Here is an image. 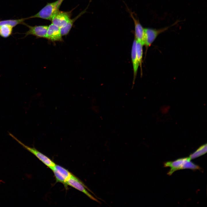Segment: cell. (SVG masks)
<instances>
[{"mask_svg": "<svg viewBox=\"0 0 207 207\" xmlns=\"http://www.w3.org/2000/svg\"><path fill=\"white\" fill-rule=\"evenodd\" d=\"M189 157L179 158L175 161L166 162L164 163V167H170V168L167 174L171 175L175 171L183 169H189L193 170L202 168L191 161Z\"/></svg>", "mask_w": 207, "mask_h": 207, "instance_id": "obj_1", "label": "cell"}, {"mask_svg": "<svg viewBox=\"0 0 207 207\" xmlns=\"http://www.w3.org/2000/svg\"><path fill=\"white\" fill-rule=\"evenodd\" d=\"M64 0H57L53 2L48 3L37 14L28 18H39L51 21L53 16L59 10Z\"/></svg>", "mask_w": 207, "mask_h": 207, "instance_id": "obj_2", "label": "cell"}, {"mask_svg": "<svg viewBox=\"0 0 207 207\" xmlns=\"http://www.w3.org/2000/svg\"><path fill=\"white\" fill-rule=\"evenodd\" d=\"M9 135L20 144L24 148L32 153L43 163L51 170L56 164L49 158L41 153L34 147H32L26 145L10 133Z\"/></svg>", "mask_w": 207, "mask_h": 207, "instance_id": "obj_3", "label": "cell"}, {"mask_svg": "<svg viewBox=\"0 0 207 207\" xmlns=\"http://www.w3.org/2000/svg\"><path fill=\"white\" fill-rule=\"evenodd\" d=\"M178 22L177 21L171 26L159 29L148 28H144V45L147 48L150 46L159 34L167 30Z\"/></svg>", "mask_w": 207, "mask_h": 207, "instance_id": "obj_4", "label": "cell"}, {"mask_svg": "<svg viewBox=\"0 0 207 207\" xmlns=\"http://www.w3.org/2000/svg\"><path fill=\"white\" fill-rule=\"evenodd\" d=\"M66 185L67 186L69 185L82 192L91 199L100 203L99 201L92 195L86 189L95 195L92 192L90 191L82 182L72 174L67 181Z\"/></svg>", "mask_w": 207, "mask_h": 207, "instance_id": "obj_5", "label": "cell"}, {"mask_svg": "<svg viewBox=\"0 0 207 207\" xmlns=\"http://www.w3.org/2000/svg\"><path fill=\"white\" fill-rule=\"evenodd\" d=\"M51 170L53 172L56 182L63 183L67 188V181L72 174L65 168L56 164Z\"/></svg>", "mask_w": 207, "mask_h": 207, "instance_id": "obj_6", "label": "cell"}, {"mask_svg": "<svg viewBox=\"0 0 207 207\" xmlns=\"http://www.w3.org/2000/svg\"><path fill=\"white\" fill-rule=\"evenodd\" d=\"M71 12L59 10L52 17V23L60 28L64 26L70 19Z\"/></svg>", "mask_w": 207, "mask_h": 207, "instance_id": "obj_7", "label": "cell"}, {"mask_svg": "<svg viewBox=\"0 0 207 207\" xmlns=\"http://www.w3.org/2000/svg\"><path fill=\"white\" fill-rule=\"evenodd\" d=\"M46 39L53 42L63 41L60 28L51 23L48 28Z\"/></svg>", "mask_w": 207, "mask_h": 207, "instance_id": "obj_8", "label": "cell"}, {"mask_svg": "<svg viewBox=\"0 0 207 207\" xmlns=\"http://www.w3.org/2000/svg\"><path fill=\"white\" fill-rule=\"evenodd\" d=\"M29 28L28 30L25 33V36L32 35L37 38L46 39V34L48 26L40 25L34 26L26 25Z\"/></svg>", "mask_w": 207, "mask_h": 207, "instance_id": "obj_9", "label": "cell"}, {"mask_svg": "<svg viewBox=\"0 0 207 207\" xmlns=\"http://www.w3.org/2000/svg\"><path fill=\"white\" fill-rule=\"evenodd\" d=\"M131 17L133 20L135 25V39L143 46L144 43V28L139 20L135 18L131 12L129 11Z\"/></svg>", "mask_w": 207, "mask_h": 207, "instance_id": "obj_10", "label": "cell"}, {"mask_svg": "<svg viewBox=\"0 0 207 207\" xmlns=\"http://www.w3.org/2000/svg\"><path fill=\"white\" fill-rule=\"evenodd\" d=\"M136 43L137 40L135 39L133 42L131 51L132 62L133 71V84L134 83L139 66L136 55Z\"/></svg>", "mask_w": 207, "mask_h": 207, "instance_id": "obj_11", "label": "cell"}, {"mask_svg": "<svg viewBox=\"0 0 207 207\" xmlns=\"http://www.w3.org/2000/svg\"><path fill=\"white\" fill-rule=\"evenodd\" d=\"M85 12V11H83L75 18L72 19H70L64 26L60 28L62 36L66 35L68 34L74 22Z\"/></svg>", "mask_w": 207, "mask_h": 207, "instance_id": "obj_12", "label": "cell"}, {"mask_svg": "<svg viewBox=\"0 0 207 207\" xmlns=\"http://www.w3.org/2000/svg\"><path fill=\"white\" fill-rule=\"evenodd\" d=\"M13 28L7 25L0 26V36L5 38L8 37L12 34Z\"/></svg>", "mask_w": 207, "mask_h": 207, "instance_id": "obj_13", "label": "cell"}, {"mask_svg": "<svg viewBox=\"0 0 207 207\" xmlns=\"http://www.w3.org/2000/svg\"><path fill=\"white\" fill-rule=\"evenodd\" d=\"M207 152V144L201 146L195 151L191 154L189 158L191 160L194 159L204 154Z\"/></svg>", "mask_w": 207, "mask_h": 207, "instance_id": "obj_14", "label": "cell"}, {"mask_svg": "<svg viewBox=\"0 0 207 207\" xmlns=\"http://www.w3.org/2000/svg\"><path fill=\"white\" fill-rule=\"evenodd\" d=\"M26 19L22 18L16 20H9L0 21V26L3 25H7L13 27L17 25L22 23Z\"/></svg>", "mask_w": 207, "mask_h": 207, "instance_id": "obj_15", "label": "cell"}, {"mask_svg": "<svg viewBox=\"0 0 207 207\" xmlns=\"http://www.w3.org/2000/svg\"><path fill=\"white\" fill-rule=\"evenodd\" d=\"M143 45L137 41L136 51L137 58L139 66L141 67L143 54Z\"/></svg>", "mask_w": 207, "mask_h": 207, "instance_id": "obj_16", "label": "cell"}]
</instances>
